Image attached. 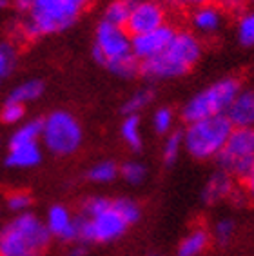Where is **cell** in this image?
Instances as JSON below:
<instances>
[{"label":"cell","instance_id":"obj_38","mask_svg":"<svg viewBox=\"0 0 254 256\" xmlns=\"http://www.w3.org/2000/svg\"><path fill=\"white\" fill-rule=\"evenodd\" d=\"M8 2H10V0H0V11L4 10V8H8Z\"/></svg>","mask_w":254,"mask_h":256},{"label":"cell","instance_id":"obj_19","mask_svg":"<svg viewBox=\"0 0 254 256\" xmlns=\"http://www.w3.org/2000/svg\"><path fill=\"white\" fill-rule=\"evenodd\" d=\"M120 133H122L124 142L127 144V148H131L132 151H142V131H140V116L138 114H127L124 118L122 126H120Z\"/></svg>","mask_w":254,"mask_h":256},{"label":"cell","instance_id":"obj_9","mask_svg":"<svg viewBox=\"0 0 254 256\" xmlns=\"http://www.w3.org/2000/svg\"><path fill=\"white\" fill-rule=\"evenodd\" d=\"M254 156V128H232L224 149H222L216 162L222 171L229 172L234 164L240 160Z\"/></svg>","mask_w":254,"mask_h":256},{"label":"cell","instance_id":"obj_42","mask_svg":"<svg viewBox=\"0 0 254 256\" xmlns=\"http://www.w3.org/2000/svg\"><path fill=\"white\" fill-rule=\"evenodd\" d=\"M250 2H252V4H254V0H250Z\"/></svg>","mask_w":254,"mask_h":256},{"label":"cell","instance_id":"obj_40","mask_svg":"<svg viewBox=\"0 0 254 256\" xmlns=\"http://www.w3.org/2000/svg\"><path fill=\"white\" fill-rule=\"evenodd\" d=\"M162 2H167V4H174V2H178V0H162Z\"/></svg>","mask_w":254,"mask_h":256},{"label":"cell","instance_id":"obj_31","mask_svg":"<svg viewBox=\"0 0 254 256\" xmlns=\"http://www.w3.org/2000/svg\"><path fill=\"white\" fill-rule=\"evenodd\" d=\"M232 234H234V224H232V220H229V218H224V220H220V222H216L214 238H216V242H218L220 246L229 244L230 238H232Z\"/></svg>","mask_w":254,"mask_h":256},{"label":"cell","instance_id":"obj_37","mask_svg":"<svg viewBox=\"0 0 254 256\" xmlns=\"http://www.w3.org/2000/svg\"><path fill=\"white\" fill-rule=\"evenodd\" d=\"M182 2H186V4H189V6H206V4H210L212 0H182Z\"/></svg>","mask_w":254,"mask_h":256},{"label":"cell","instance_id":"obj_36","mask_svg":"<svg viewBox=\"0 0 254 256\" xmlns=\"http://www.w3.org/2000/svg\"><path fill=\"white\" fill-rule=\"evenodd\" d=\"M69 256H86V247L84 246H73V249L69 251Z\"/></svg>","mask_w":254,"mask_h":256},{"label":"cell","instance_id":"obj_8","mask_svg":"<svg viewBox=\"0 0 254 256\" xmlns=\"http://www.w3.org/2000/svg\"><path fill=\"white\" fill-rule=\"evenodd\" d=\"M131 34L126 28L109 24L102 20L94 33V46H93V56L98 64L109 69L112 64H116L118 60H124L131 56Z\"/></svg>","mask_w":254,"mask_h":256},{"label":"cell","instance_id":"obj_22","mask_svg":"<svg viewBox=\"0 0 254 256\" xmlns=\"http://www.w3.org/2000/svg\"><path fill=\"white\" fill-rule=\"evenodd\" d=\"M118 174H120V168L114 162H111V160H102V162L94 164L93 168L88 171V178L91 182L96 184L112 182Z\"/></svg>","mask_w":254,"mask_h":256},{"label":"cell","instance_id":"obj_29","mask_svg":"<svg viewBox=\"0 0 254 256\" xmlns=\"http://www.w3.org/2000/svg\"><path fill=\"white\" fill-rule=\"evenodd\" d=\"M112 202H114V207H116L118 212L122 214L124 220L129 226H132V224H136L140 220V207L132 200H129V198H118V200H112Z\"/></svg>","mask_w":254,"mask_h":256},{"label":"cell","instance_id":"obj_20","mask_svg":"<svg viewBox=\"0 0 254 256\" xmlns=\"http://www.w3.org/2000/svg\"><path fill=\"white\" fill-rule=\"evenodd\" d=\"M42 138V120L33 118L22 124L15 133L11 134L10 146H18V144H36Z\"/></svg>","mask_w":254,"mask_h":256},{"label":"cell","instance_id":"obj_25","mask_svg":"<svg viewBox=\"0 0 254 256\" xmlns=\"http://www.w3.org/2000/svg\"><path fill=\"white\" fill-rule=\"evenodd\" d=\"M182 148H184V133L174 131V133L169 134L167 140H166V144H164V151H162L164 162H166L167 166L174 164L176 160H178V156H180Z\"/></svg>","mask_w":254,"mask_h":256},{"label":"cell","instance_id":"obj_33","mask_svg":"<svg viewBox=\"0 0 254 256\" xmlns=\"http://www.w3.org/2000/svg\"><path fill=\"white\" fill-rule=\"evenodd\" d=\"M220 6H222V10L236 11L242 8V0H220Z\"/></svg>","mask_w":254,"mask_h":256},{"label":"cell","instance_id":"obj_34","mask_svg":"<svg viewBox=\"0 0 254 256\" xmlns=\"http://www.w3.org/2000/svg\"><path fill=\"white\" fill-rule=\"evenodd\" d=\"M244 182H245V191H247V194L254 200V171L245 178Z\"/></svg>","mask_w":254,"mask_h":256},{"label":"cell","instance_id":"obj_15","mask_svg":"<svg viewBox=\"0 0 254 256\" xmlns=\"http://www.w3.org/2000/svg\"><path fill=\"white\" fill-rule=\"evenodd\" d=\"M42 162V148L36 144H18V146H10L8 156H6V166L16 169H30L38 166Z\"/></svg>","mask_w":254,"mask_h":256},{"label":"cell","instance_id":"obj_7","mask_svg":"<svg viewBox=\"0 0 254 256\" xmlns=\"http://www.w3.org/2000/svg\"><path fill=\"white\" fill-rule=\"evenodd\" d=\"M129 224L114 207V202H109L106 209L93 214V216L76 218V231H78L80 244H108L114 242L127 231Z\"/></svg>","mask_w":254,"mask_h":256},{"label":"cell","instance_id":"obj_5","mask_svg":"<svg viewBox=\"0 0 254 256\" xmlns=\"http://www.w3.org/2000/svg\"><path fill=\"white\" fill-rule=\"evenodd\" d=\"M240 91L242 88L236 78L218 80L198 94H194L182 108V118L187 124H192L198 120L209 118V116H216V114H225Z\"/></svg>","mask_w":254,"mask_h":256},{"label":"cell","instance_id":"obj_2","mask_svg":"<svg viewBox=\"0 0 254 256\" xmlns=\"http://www.w3.org/2000/svg\"><path fill=\"white\" fill-rule=\"evenodd\" d=\"M200 40L192 33L180 31L174 34V38L171 40V44L167 46L164 53L140 64V73L151 80L176 78V76L189 73L200 60Z\"/></svg>","mask_w":254,"mask_h":256},{"label":"cell","instance_id":"obj_12","mask_svg":"<svg viewBox=\"0 0 254 256\" xmlns=\"http://www.w3.org/2000/svg\"><path fill=\"white\" fill-rule=\"evenodd\" d=\"M46 227L51 232V236L58 238L62 242H76L78 231H76V218L71 216V212L64 206L49 207Z\"/></svg>","mask_w":254,"mask_h":256},{"label":"cell","instance_id":"obj_6","mask_svg":"<svg viewBox=\"0 0 254 256\" xmlns=\"http://www.w3.org/2000/svg\"><path fill=\"white\" fill-rule=\"evenodd\" d=\"M82 142V126L69 111L58 109L42 120V144L49 153L69 156L78 151Z\"/></svg>","mask_w":254,"mask_h":256},{"label":"cell","instance_id":"obj_32","mask_svg":"<svg viewBox=\"0 0 254 256\" xmlns=\"http://www.w3.org/2000/svg\"><path fill=\"white\" fill-rule=\"evenodd\" d=\"M31 206V196L28 194V192H13V194H10V198H8V207H10L13 212H26L28 211V207Z\"/></svg>","mask_w":254,"mask_h":256},{"label":"cell","instance_id":"obj_10","mask_svg":"<svg viewBox=\"0 0 254 256\" xmlns=\"http://www.w3.org/2000/svg\"><path fill=\"white\" fill-rule=\"evenodd\" d=\"M166 26V10L158 0H136L126 24L131 36Z\"/></svg>","mask_w":254,"mask_h":256},{"label":"cell","instance_id":"obj_4","mask_svg":"<svg viewBox=\"0 0 254 256\" xmlns=\"http://www.w3.org/2000/svg\"><path fill=\"white\" fill-rule=\"evenodd\" d=\"M230 131H232V124L225 114H216V116L189 124V128L184 133L186 151L196 160L216 158L224 149Z\"/></svg>","mask_w":254,"mask_h":256},{"label":"cell","instance_id":"obj_11","mask_svg":"<svg viewBox=\"0 0 254 256\" xmlns=\"http://www.w3.org/2000/svg\"><path fill=\"white\" fill-rule=\"evenodd\" d=\"M174 34H176L174 28L169 24L162 26L158 30L147 31V33L134 34V36H131L132 54L136 56V60L140 64L146 62V60L154 58V56H158V54L167 50V46L171 44Z\"/></svg>","mask_w":254,"mask_h":256},{"label":"cell","instance_id":"obj_3","mask_svg":"<svg viewBox=\"0 0 254 256\" xmlns=\"http://www.w3.org/2000/svg\"><path fill=\"white\" fill-rule=\"evenodd\" d=\"M82 6L78 0H33L30 18L20 26L22 36L34 40L44 34L60 33L76 22Z\"/></svg>","mask_w":254,"mask_h":256},{"label":"cell","instance_id":"obj_24","mask_svg":"<svg viewBox=\"0 0 254 256\" xmlns=\"http://www.w3.org/2000/svg\"><path fill=\"white\" fill-rule=\"evenodd\" d=\"M152 96H154V93H152L151 89H142V91L131 94V96L126 100V104L122 106V113L126 114V116L127 114H138L146 106L151 104Z\"/></svg>","mask_w":254,"mask_h":256},{"label":"cell","instance_id":"obj_26","mask_svg":"<svg viewBox=\"0 0 254 256\" xmlns=\"http://www.w3.org/2000/svg\"><path fill=\"white\" fill-rule=\"evenodd\" d=\"M238 40L244 46H254V10L242 15L238 22Z\"/></svg>","mask_w":254,"mask_h":256},{"label":"cell","instance_id":"obj_35","mask_svg":"<svg viewBox=\"0 0 254 256\" xmlns=\"http://www.w3.org/2000/svg\"><path fill=\"white\" fill-rule=\"evenodd\" d=\"M31 2L33 0H13V4H15V8L18 11H30V8H31Z\"/></svg>","mask_w":254,"mask_h":256},{"label":"cell","instance_id":"obj_17","mask_svg":"<svg viewBox=\"0 0 254 256\" xmlns=\"http://www.w3.org/2000/svg\"><path fill=\"white\" fill-rule=\"evenodd\" d=\"M209 246V232L204 227H196L178 246V256H200Z\"/></svg>","mask_w":254,"mask_h":256},{"label":"cell","instance_id":"obj_28","mask_svg":"<svg viewBox=\"0 0 254 256\" xmlns=\"http://www.w3.org/2000/svg\"><path fill=\"white\" fill-rule=\"evenodd\" d=\"M172 124H174V113L169 108H160L152 114V128L158 134L169 133L172 129Z\"/></svg>","mask_w":254,"mask_h":256},{"label":"cell","instance_id":"obj_18","mask_svg":"<svg viewBox=\"0 0 254 256\" xmlns=\"http://www.w3.org/2000/svg\"><path fill=\"white\" fill-rule=\"evenodd\" d=\"M134 2L136 0H111L108 8H106V11H104V20L109 22V24L126 28Z\"/></svg>","mask_w":254,"mask_h":256},{"label":"cell","instance_id":"obj_30","mask_svg":"<svg viewBox=\"0 0 254 256\" xmlns=\"http://www.w3.org/2000/svg\"><path fill=\"white\" fill-rule=\"evenodd\" d=\"M24 106L18 102H8L4 104V108L0 111V120L8 126H13V124H18L20 120L24 118Z\"/></svg>","mask_w":254,"mask_h":256},{"label":"cell","instance_id":"obj_1","mask_svg":"<svg viewBox=\"0 0 254 256\" xmlns=\"http://www.w3.org/2000/svg\"><path fill=\"white\" fill-rule=\"evenodd\" d=\"M51 238L36 214L20 212L0 231V256H44Z\"/></svg>","mask_w":254,"mask_h":256},{"label":"cell","instance_id":"obj_41","mask_svg":"<svg viewBox=\"0 0 254 256\" xmlns=\"http://www.w3.org/2000/svg\"><path fill=\"white\" fill-rule=\"evenodd\" d=\"M151 256H162V254H154V252H152V254Z\"/></svg>","mask_w":254,"mask_h":256},{"label":"cell","instance_id":"obj_14","mask_svg":"<svg viewBox=\"0 0 254 256\" xmlns=\"http://www.w3.org/2000/svg\"><path fill=\"white\" fill-rule=\"evenodd\" d=\"M234 192V186H232V176L229 172L218 171L214 172L212 176L207 180L206 188L202 191V200L207 204V206H214V204H220L225 198L232 196Z\"/></svg>","mask_w":254,"mask_h":256},{"label":"cell","instance_id":"obj_27","mask_svg":"<svg viewBox=\"0 0 254 256\" xmlns=\"http://www.w3.org/2000/svg\"><path fill=\"white\" fill-rule=\"evenodd\" d=\"M120 174H122V178L126 182L136 186V184H142L144 180H146L147 169H146V166L140 162H126L122 168H120Z\"/></svg>","mask_w":254,"mask_h":256},{"label":"cell","instance_id":"obj_13","mask_svg":"<svg viewBox=\"0 0 254 256\" xmlns=\"http://www.w3.org/2000/svg\"><path fill=\"white\" fill-rule=\"evenodd\" d=\"M225 116L232 124V128H254V89L240 91Z\"/></svg>","mask_w":254,"mask_h":256},{"label":"cell","instance_id":"obj_16","mask_svg":"<svg viewBox=\"0 0 254 256\" xmlns=\"http://www.w3.org/2000/svg\"><path fill=\"white\" fill-rule=\"evenodd\" d=\"M192 28L200 33H214L222 26V10L218 6H198L192 13Z\"/></svg>","mask_w":254,"mask_h":256},{"label":"cell","instance_id":"obj_39","mask_svg":"<svg viewBox=\"0 0 254 256\" xmlns=\"http://www.w3.org/2000/svg\"><path fill=\"white\" fill-rule=\"evenodd\" d=\"M89 2H91V0H78L80 6H86V4H89Z\"/></svg>","mask_w":254,"mask_h":256},{"label":"cell","instance_id":"obj_23","mask_svg":"<svg viewBox=\"0 0 254 256\" xmlns=\"http://www.w3.org/2000/svg\"><path fill=\"white\" fill-rule=\"evenodd\" d=\"M16 60H18V53L15 44H11L8 40L0 42V78L10 76L15 71Z\"/></svg>","mask_w":254,"mask_h":256},{"label":"cell","instance_id":"obj_21","mask_svg":"<svg viewBox=\"0 0 254 256\" xmlns=\"http://www.w3.org/2000/svg\"><path fill=\"white\" fill-rule=\"evenodd\" d=\"M42 93H44V84L40 80H28V82H22L20 86H16L10 93L8 100L10 102H18L24 106V104L40 98Z\"/></svg>","mask_w":254,"mask_h":256}]
</instances>
